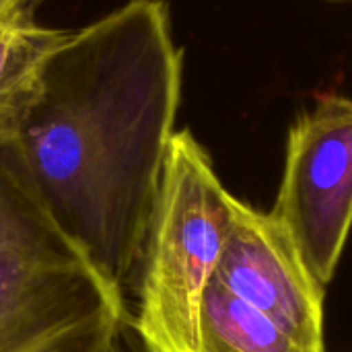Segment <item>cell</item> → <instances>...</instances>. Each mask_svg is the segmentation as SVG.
Returning a JSON list of instances; mask_svg holds the SVG:
<instances>
[{
	"instance_id": "6da1fadb",
	"label": "cell",
	"mask_w": 352,
	"mask_h": 352,
	"mask_svg": "<svg viewBox=\"0 0 352 352\" xmlns=\"http://www.w3.org/2000/svg\"><path fill=\"white\" fill-rule=\"evenodd\" d=\"M182 87L169 4L130 0L70 31L19 140L2 151L124 297L136 283Z\"/></svg>"
},
{
	"instance_id": "7a4b0ae2",
	"label": "cell",
	"mask_w": 352,
	"mask_h": 352,
	"mask_svg": "<svg viewBox=\"0 0 352 352\" xmlns=\"http://www.w3.org/2000/svg\"><path fill=\"white\" fill-rule=\"evenodd\" d=\"M128 322L124 293L0 151V352H105Z\"/></svg>"
},
{
	"instance_id": "3957f363",
	"label": "cell",
	"mask_w": 352,
	"mask_h": 352,
	"mask_svg": "<svg viewBox=\"0 0 352 352\" xmlns=\"http://www.w3.org/2000/svg\"><path fill=\"white\" fill-rule=\"evenodd\" d=\"M233 194L190 130L171 136L134 283L130 326L146 352H198L204 295L231 223Z\"/></svg>"
},
{
	"instance_id": "277c9868",
	"label": "cell",
	"mask_w": 352,
	"mask_h": 352,
	"mask_svg": "<svg viewBox=\"0 0 352 352\" xmlns=\"http://www.w3.org/2000/svg\"><path fill=\"white\" fill-rule=\"evenodd\" d=\"M270 214L328 287L352 231V97L322 93L297 113Z\"/></svg>"
},
{
	"instance_id": "5b68a950",
	"label": "cell",
	"mask_w": 352,
	"mask_h": 352,
	"mask_svg": "<svg viewBox=\"0 0 352 352\" xmlns=\"http://www.w3.org/2000/svg\"><path fill=\"white\" fill-rule=\"evenodd\" d=\"M214 280L307 349L326 352V287L291 233L237 196Z\"/></svg>"
},
{
	"instance_id": "8992f818",
	"label": "cell",
	"mask_w": 352,
	"mask_h": 352,
	"mask_svg": "<svg viewBox=\"0 0 352 352\" xmlns=\"http://www.w3.org/2000/svg\"><path fill=\"white\" fill-rule=\"evenodd\" d=\"M39 0H21L0 16V151L10 148L35 107L50 60L68 39V29L37 21Z\"/></svg>"
},
{
	"instance_id": "52a82bcc",
	"label": "cell",
	"mask_w": 352,
	"mask_h": 352,
	"mask_svg": "<svg viewBox=\"0 0 352 352\" xmlns=\"http://www.w3.org/2000/svg\"><path fill=\"white\" fill-rule=\"evenodd\" d=\"M198 352H318L231 295L214 278L204 295Z\"/></svg>"
},
{
	"instance_id": "ba28073f",
	"label": "cell",
	"mask_w": 352,
	"mask_h": 352,
	"mask_svg": "<svg viewBox=\"0 0 352 352\" xmlns=\"http://www.w3.org/2000/svg\"><path fill=\"white\" fill-rule=\"evenodd\" d=\"M105 352H146L140 338L136 336V332L132 330L130 322L116 334V338L111 340V344L107 346Z\"/></svg>"
},
{
	"instance_id": "9c48e42d",
	"label": "cell",
	"mask_w": 352,
	"mask_h": 352,
	"mask_svg": "<svg viewBox=\"0 0 352 352\" xmlns=\"http://www.w3.org/2000/svg\"><path fill=\"white\" fill-rule=\"evenodd\" d=\"M19 2H21V0H0V16L6 14V12H10Z\"/></svg>"
},
{
	"instance_id": "30bf717a",
	"label": "cell",
	"mask_w": 352,
	"mask_h": 352,
	"mask_svg": "<svg viewBox=\"0 0 352 352\" xmlns=\"http://www.w3.org/2000/svg\"><path fill=\"white\" fill-rule=\"evenodd\" d=\"M332 2H346V0H332Z\"/></svg>"
}]
</instances>
